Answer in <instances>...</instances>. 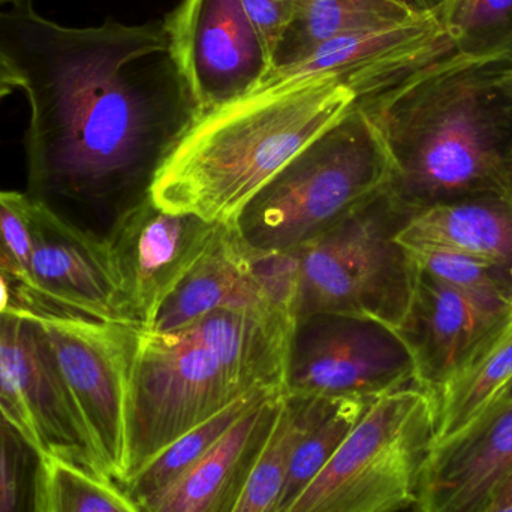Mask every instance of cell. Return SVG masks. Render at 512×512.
Wrapping results in <instances>:
<instances>
[{
    "mask_svg": "<svg viewBox=\"0 0 512 512\" xmlns=\"http://www.w3.org/2000/svg\"><path fill=\"white\" fill-rule=\"evenodd\" d=\"M0 48L29 101L27 197L107 248L203 116L165 21L66 27L0 8Z\"/></svg>",
    "mask_w": 512,
    "mask_h": 512,
    "instance_id": "obj_1",
    "label": "cell"
},
{
    "mask_svg": "<svg viewBox=\"0 0 512 512\" xmlns=\"http://www.w3.org/2000/svg\"><path fill=\"white\" fill-rule=\"evenodd\" d=\"M355 105L387 150L388 191L412 212L512 192V53L451 50Z\"/></svg>",
    "mask_w": 512,
    "mask_h": 512,
    "instance_id": "obj_2",
    "label": "cell"
},
{
    "mask_svg": "<svg viewBox=\"0 0 512 512\" xmlns=\"http://www.w3.org/2000/svg\"><path fill=\"white\" fill-rule=\"evenodd\" d=\"M291 318L216 310L165 333L140 328L129 370L122 477L242 397L282 388Z\"/></svg>",
    "mask_w": 512,
    "mask_h": 512,
    "instance_id": "obj_3",
    "label": "cell"
},
{
    "mask_svg": "<svg viewBox=\"0 0 512 512\" xmlns=\"http://www.w3.org/2000/svg\"><path fill=\"white\" fill-rule=\"evenodd\" d=\"M355 99L339 78L325 75L256 90L210 111L168 156L150 198L168 212L228 224Z\"/></svg>",
    "mask_w": 512,
    "mask_h": 512,
    "instance_id": "obj_4",
    "label": "cell"
},
{
    "mask_svg": "<svg viewBox=\"0 0 512 512\" xmlns=\"http://www.w3.org/2000/svg\"><path fill=\"white\" fill-rule=\"evenodd\" d=\"M391 164L369 117L354 105L304 147L228 222L249 256L300 248L388 188Z\"/></svg>",
    "mask_w": 512,
    "mask_h": 512,
    "instance_id": "obj_5",
    "label": "cell"
},
{
    "mask_svg": "<svg viewBox=\"0 0 512 512\" xmlns=\"http://www.w3.org/2000/svg\"><path fill=\"white\" fill-rule=\"evenodd\" d=\"M414 215L387 188L300 248L277 255L291 319L346 313L399 327L418 268L397 236Z\"/></svg>",
    "mask_w": 512,
    "mask_h": 512,
    "instance_id": "obj_6",
    "label": "cell"
},
{
    "mask_svg": "<svg viewBox=\"0 0 512 512\" xmlns=\"http://www.w3.org/2000/svg\"><path fill=\"white\" fill-rule=\"evenodd\" d=\"M435 430V396L420 385L372 400L327 465L280 512L411 510Z\"/></svg>",
    "mask_w": 512,
    "mask_h": 512,
    "instance_id": "obj_7",
    "label": "cell"
},
{
    "mask_svg": "<svg viewBox=\"0 0 512 512\" xmlns=\"http://www.w3.org/2000/svg\"><path fill=\"white\" fill-rule=\"evenodd\" d=\"M411 384L414 360L396 328L346 313L292 319L283 358V393L372 402Z\"/></svg>",
    "mask_w": 512,
    "mask_h": 512,
    "instance_id": "obj_8",
    "label": "cell"
},
{
    "mask_svg": "<svg viewBox=\"0 0 512 512\" xmlns=\"http://www.w3.org/2000/svg\"><path fill=\"white\" fill-rule=\"evenodd\" d=\"M0 405L48 456L108 477L41 318L17 307L0 315Z\"/></svg>",
    "mask_w": 512,
    "mask_h": 512,
    "instance_id": "obj_9",
    "label": "cell"
},
{
    "mask_svg": "<svg viewBox=\"0 0 512 512\" xmlns=\"http://www.w3.org/2000/svg\"><path fill=\"white\" fill-rule=\"evenodd\" d=\"M38 316L105 474L119 481L125 453L126 391L140 328L84 316Z\"/></svg>",
    "mask_w": 512,
    "mask_h": 512,
    "instance_id": "obj_10",
    "label": "cell"
},
{
    "mask_svg": "<svg viewBox=\"0 0 512 512\" xmlns=\"http://www.w3.org/2000/svg\"><path fill=\"white\" fill-rule=\"evenodd\" d=\"M164 21L203 116L251 95L270 72V56L239 0H182Z\"/></svg>",
    "mask_w": 512,
    "mask_h": 512,
    "instance_id": "obj_11",
    "label": "cell"
},
{
    "mask_svg": "<svg viewBox=\"0 0 512 512\" xmlns=\"http://www.w3.org/2000/svg\"><path fill=\"white\" fill-rule=\"evenodd\" d=\"M511 319L512 301L484 300L418 270L396 328L414 360L415 384L436 396L489 352Z\"/></svg>",
    "mask_w": 512,
    "mask_h": 512,
    "instance_id": "obj_12",
    "label": "cell"
},
{
    "mask_svg": "<svg viewBox=\"0 0 512 512\" xmlns=\"http://www.w3.org/2000/svg\"><path fill=\"white\" fill-rule=\"evenodd\" d=\"M222 224L161 209L152 198L123 219L107 249L128 324L150 327L159 307L212 245Z\"/></svg>",
    "mask_w": 512,
    "mask_h": 512,
    "instance_id": "obj_13",
    "label": "cell"
},
{
    "mask_svg": "<svg viewBox=\"0 0 512 512\" xmlns=\"http://www.w3.org/2000/svg\"><path fill=\"white\" fill-rule=\"evenodd\" d=\"M17 309L128 324L108 249L35 203L29 279Z\"/></svg>",
    "mask_w": 512,
    "mask_h": 512,
    "instance_id": "obj_14",
    "label": "cell"
},
{
    "mask_svg": "<svg viewBox=\"0 0 512 512\" xmlns=\"http://www.w3.org/2000/svg\"><path fill=\"white\" fill-rule=\"evenodd\" d=\"M451 50L453 45L444 24L432 9L409 23L351 33L324 42L298 62L271 69L256 90L333 75L358 99Z\"/></svg>",
    "mask_w": 512,
    "mask_h": 512,
    "instance_id": "obj_15",
    "label": "cell"
},
{
    "mask_svg": "<svg viewBox=\"0 0 512 512\" xmlns=\"http://www.w3.org/2000/svg\"><path fill=\"white\" fill-rule=\"evenodd\" d=\"M511 474L512 400H504L432 445L411 512H490Z\"/></svg>",
    "mask_w": 512,
    "mask_h": 512,
    "instance_id": "obj_16",
    "label": "cell"
},
{
    "mask_svg": "<svg viewBox=\"0 0 512 512\" xmlns=\"http://www.w3.org/2000/svg\"><path fill=\"white\" fill-rule=\"evenodd\" d=\"M216 310L291 318L255 259L234 242L227 224L221 225L206 254L168 295L146 330H177Z\"/></svg>",
    "mask_w": 512,
    "mask_h": 512,
    "instance_id": "obj_17",
    "label": "cell"
},
{
    "mask_svg": "<svg viewBox=\"0 0 512 512\" xmlns=\"http://www.w3.org/2000/svg\"><path fill=\"white\" fill-rule=\"evenodd\" d=\"M283 391L243 415L228 432L144 512H233L270 435Z\"/></svg>",
    "mask_w": 512,
    "mask_h": 512,
    "instance_id": "obj_18",
    "label": "cell"
},
{
    "mask_svg": "<svg viewBox=\"0 0 512 512\" xmlns=\"http://www.w3.org/2000/svg\"><path fill=\"white\" fill-rule=\"evenodd\" d=\"M397 240L406 249H439L495 267L512 288V192L472 195L415 213Z\"/></svg>",
    "mask_w": 512,
    "mask_h": 512,
    "instance_id": "obj_19",
    "label": "cell"
},
{
    "mask_svg": "<svg viewBox=\"0 0 512 512\" xmlns=\"http://www.w3.org/2000/svg\"><path fill=\"white\" fill-rule=\"evenodd\" d=\"M432 9L423 0H297L271 69L292 65L331 39L409 23Z\"/></svg>",
    "mask_w": 512,
    "mask_h": 512,
    "instance_id": "obj_20",
    "label": "cell"
},
{
    "mask_svg": "<svg viewBox=\"0 0 512 512\" xmlns=\"http://www.w3.org/2000/svg\"><path fill=\"white\" fill-rule=\"evenodd\" d=\"M327 397L283 393L270 435L233 512H277L295 445L324 408Z\"/></svg>",
    "mask_w": 512,
    "mask_h": 512,
    "instance_id": "obj_21",
    "label": "cell"
},
{
    "mask_svg": "<svg viewBox=\"0 0 512 512\" xmlns=\"http://www.w3.org/2000/svg\"><path fill=\"white\" fill-rule=\"evenodd\" d=\"M279 391H283L282 388H265L242 397L215 417L209 418L171 442L137 474L117 484L138 507H143L147 502L158 498L171 484L176 483L243 415Z\"/></svg>",
    "mask_w": 512,
    "mask_h": 512,
    "instance_id": "obj_22",
    "label": "cell"
},
{
    "mask_svg": "<svg viewBox=\"0 0 512 512\" xmlns=\"http://www.w3.org/2000/svg\"><path fill=\"white\" fill-rule=\"evenodd\" d=\"M512 379V319L498 342L456 381L435 396V442L462 432L477 420Z\"/></svg>",
    "mask_w": 512,
    "mask_h": 512,
    "instance_id": "obj_23",
    "label": "cell"
},
{
    "mask_svg": "<svg viewBox=\"0 0 512 512\" xmlns=\"http://www.w3.org/2000/svg\"><path fill=\"white\" fill-rule=\"evenodd\" d=\"M51 462L32 436L0 418V512H51Z\"/></svg>",
    "mask_w": 512,
    "mask_h": 512,
    "instance_id": "obj_24",
    "label": "cell"
},
{
    "mask_svg": "<svg viewBox=\"0 0 512 512\" xmlns=\"http://www.w3.org/2000/svg\"><path fill=\"white\" fill-rule=\"evenodd\" d=\"M369 403L357 399L325 400L324 408L295 445L277 512L285 510L327 465Z\"/></svg>",
    "mask_w": 512,
    "mask_h": 512,
    "instance_id": "obj_25",
    "label": "cell"
},
{
    "mask_svg": "<svg viewBox=\"0 0 512 512\" xmlns=\"http://www.w3.org/2000/svg\"><path fill=\"white\" fill-rule=\"evenodd\" d=\"M435 11L454 51L512 53V0H450Z\"/></svg>",
    "mask_w": 512,
    "mask_h": 512,
    "instance_id": "obj_26",
    "label": "cell"
},
{
    "mask_svg": "<svg viewBox=\"0 0 512 512\" xmlns=\"http://www.w3.org/2000/svg\"><path fill=\"white\" fill-rule=\"evenodd\" d=\"M51 512H144L117 481L77 466L51 462Z\"/></svg>",
    "mask_w": 512,
    "mask_h": 512,
    "instance_id": "obj_27",
    "label": "cell"
},
{
    "mask_svg": "<svg viewBox=\"0 0 512 512\" xmlns=\"http://www.w3.org/2000/svg\"><path fill=\"white\" fill-rule=\"evenodd\" d=\"M418 270L453 288L490 301H512V288L487 262L439 249H408Z\"/></svg>",
    "mask_w": 512,
    "mask_h": 512,
    "instance_id": "obj_28",
    "label": "cell"
},
{
    "mask_svg": "<svg viewBox=\"0 0 512 512\" xmlns=\"http://www.w3.org/2000/svg\"><path fill=\"white\" fill-rule=\"evenodd\" d=\"M32 251V201L20 192L0 191V274L14 289V307L26 294Z\"/></svg>",
    "mask_w": 512,
    "mask_h": 512,
    "instance_id": "obj_29",
    "label": "cell"
},
{
    "mask_svg": "<svg viewBox=\"0 0 512 512\" xmlns=\"http://www.w3.org/2000/svg\"><path fill=\"white\" fill-rule=\"evenodd\" d=\"M239 2L261 38L273 66L274 53L291 23L297 0H239Z\"/></svg>",
    "mask_w": 512,
    "mask_h": 512,
    "instance_id": "obj_30",
    "label": "cell"
},
{
    "mask_svg": "<svg viewBox=\"0 0 512 512\" xmlns=\"http://www.w3.org/2000/svg\"><path fill=\"white\" fill-rule=\"evenodd\" d=\"M21 89V78L2 48H0V99Z\"/></svg>",
    "mask_w": 512,
    "mask_h": 512,
    "instance_id": "obj_31",
    "label": "cell"
},
{
    "mask_svg": "<svg viewBox=\"0 0 512 512\" xmlns=\"http://www.w3.org/2000/svg\"><path fill=\"white\" fill-rule=\"evenodd\" d=\"M512 504V474L508 477V480L499 487L498 492H496L495 498L492 501V507H490V512L499 510V508L508 507V505Z\"/></svg>",
    "mask_w": 512,
    "mask_h": 512,
    "instance_id": "obj_32",
    "label": "cell"
},
{
    "mask_svg": "<svg viewBox=\"0 0 512 512\" xmlns=\"http://www.w3.org/2000/svg\"><path fill=\"white\" fill-rule=\"evenodd\" d=\"M14 307V289L11 282L0 274V315Z\"/></svg>",
    "mask_w": 512,
    "mask_h": 512,
    "instance_id": "obj_33",
    "label": "cell"
},
{
    "mask_svg": "<svg viewBox=\"0 0 512 512\" xmlns=\"http://www.w3.org/2000/svg\"><path fill=\"white\" fill-rule=\"evenodd\" d=\"M504 400H512V379L510 382H508L507 385H505L504 390L501 391V394H499L498 399H496L495 402L493 403L504 402Z\"/></svg>",
    "mask_w": 512,
    "mask_h": 512,
    "instance_id": "obj_34",
    "label": "cell"
},
{
    "mask_svg": "<svg viewBox=\"0 0 512 512\" xmlns=\"http://www.w3.org/2000/svg\"><path fill=\"white\" fill-rule=\"evenodd\" d=\"M447 2H450V0H430L429 5L432 6L433 9H438L439 6L445 5Z\"/></svg>",
    "mask_w": 512,
    "mask_h": 512,
    "instance_id": "obj_35",
    "label": "cell"
},
{
    "mask_svg": "<svg viewBox=\"0 0 512 512\" xmlns=\"http://www.w3.org/2000/svg\"><path fill=\"white\" fill-rule=\"evenodd\" d=\"M27 2V0H0V8L3 6L15 5V3Z\"/></svg>",
    "mask_w": 512,
    "mask_h": 512,
    "instance_id": "obj_36",
    "label": "cell"
},
{
    "mask_svg": "<svg viewBox=\"0 0 512 512\" xmlns=\"http://www.w3.org/2000/svg\"><path fill=\"white\" fill-rule=\"evenodd\" d=\"M493 512H512V504L508 505V507L499 508V510Z\"/></svg>",
    "mask_w": 512,
    "mask_h": 512,
    "instance_id": "obj_37",
    "label": "cell"
},
{
    "mask_svg": "<svg viewBox=\"0 0 512 512\" xmlns=\"http://www.w3.org/2000/svg\"><path fill=\"white\" fill-rule=\"evenodd\" d=\"M0 418H6V420H9L8 415H6V412L3 411L2 405H0ZM9 421H11V420H9Z\"/></svg>",
    "mask_w": 512,
    "mask_h": 512,
    "instance_id": "obj_38",
    "label": "cell"
},
{
    "mask_svg": "<svg viewBox=\"0 0 512 512\" xmlns=\"http://www.w3.org/2000/svg\"><path fill=\"white\" fill-rule=\"evenodd\" d=\"M405 512H411V510L405 511Z\"/></svg>",
    "mask_w": 512,
    "mask_h": 512,
    "instance_id": "obj_39",
    "label": "cell"
}]
</instances>
